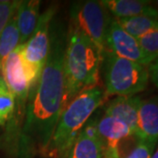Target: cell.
<instances>
[{
  "mask_svg": "<svg viewBox=\"0 0 158 158\" xmlns=\"http://www.w3.org/2000/svg\"><path fill=\"white\" fill-rule=\"evenodd\" d=\"M67 35L56 29L51 34L49 54L35 90L29 94L19 136L18 157L45 156L58 119L65 108L63 59Z\"/></svg>",
  "mask_w": 158,
  "mask_h": 158,
  "instance_id": "6da1fadb",
  "label": "cell"
},
{
  "mask_svg": "<svg viewBox=\"0 0 158 158\" xmlns=\"http://www.w3.org/2000/svg\"><path fill=\"white\" fill-rule=\"evenodd\" d=\"M104 57L105 54L93 42L71 26L69 27L63 59L65 106L82 91L99 85Z\"/></svg>",
  "mask_w": 158,
  "mask_h": 158,
  "instance_id": "7a4b0ae2",
  "label": "cell"
},
{
  "mask_svg": "<svg viewBox=\"0 0 158 158\" xmlns=\"http://www.w3.org/2000/svg\"><path fill=\"white\" fill-rule=\"evenodd\" d=\"M107 96L100 85L89 88L74 98L62 111L45 157L65 158L74 141L90 116L106 102Z\"/></svg>",
  "mask_w": 158,
  "mask_h": 158,
  "instance_id": "3957f363",
  "label": "cell"
},
{
  "mask_svg": "<svg viewBox=\"0 0 158 158\" xmlns=\"http://www.w3.org/2000/svg\"><path fill=\"white\" fill-rule=\"evenodd\" d=\"M105 65V92L106 96H135L146 90L149 81L147 66L117 56L106 51Z\"/></svg>",
  "mask_w": 158,
  "mask_h": 158,
  "instance_id": "277c9868",
  "label": "cell"
},
{
  "mask_svg": "<svg viewBox=\"0 0 158 158\" xmlns=\"http://www.w3.org/2000/svg\"><path fill=\"white\" fill-rule=\"evenodd\" d=\"M56 10V6H50L40 13L34 32L22 45V62L30 85V92L35 90L38 85L49 54L51 23Z\"/></svg>",
  "mask_w": 158,
  "mask_h": 158,
  "instance_id": "5b68a950",
  "label": "cell"
},
{
  "mask_svg": "<svg viewBox=\"0 0 158 158\" xmlns=\"http://www.w3.org/2000/svg\"><path fill=\"white\" fill-rule=\"evenodd\" d=\"M72 27L93 42L106 54V35L113 18L101 1L87 0L74 3L70 8Z\"/></svg>",
  "mask_w": 158,
  "mask_h": 158,
  "instance_id": "8992f818",
  "label": "cell"
},
{
  "mask_svg": "<svg viewBox=\"0 0 158 158\" xmlns=\"http://www.w3.org/2000/svg\"><path fill=\"white\" fill-rule=\"evenodd\" d=\"M106 42L107 51L117 56L147 67L150 64L149 60L141 50L137 39L127 33L115 19L111 21Z\"/></svg>",
  "mask_w": 158,
  "mask_h": 158,
  "instance_id": "52a82bcc",
  "label": "cell"
},
{
  "mask_svg": "<svg viewBox=\"0 0 158 158\" xmlns=\"http://www.w3.org/2000/svg\"><path fill=\"white\" fill-rule=\"evenodd\" d=\"M97 135L104 148L105 158H121L119 144L122 140L133 136L129 127L122 121L104 114L99 119H95Z\"/></svg>",
  "mask_w": 158,
  "mask_h": 158,
  "instance_id": "ba28073f",
  "label": "cell"
},
{
  "mask_svg": "<svg viewBox=\"0 0 158 158\" xmlns=\"http://www.w3.org/2000/svg\"><path fill=\"white\" fill-rule=\"evenodd\" d=\"M135 136L138 141H158V99H141Z\"/></svg>",
  "mask_w": 158,
  "mask_h": 158,
  "instance_id": "9c48e42d",
  "label": "cell"
},
{
  "mask_svg": "<svg viewBox=\"0 0 158 158\" xmlns=\"http://www.w3.org/2000/svg\"><path fill=\"white\" fill-rule=\"evenodd\" d=\"M65 158H105L104 148L97 135L94 120L88 121L74 141Z\"/></svg>",
  "mask_w": 158,
  "mask_h": 158,
  "instance_id": "30bf717a",
  "label": "cell"
},
{
  "mask_svg": "<svg viewBox=\"0 0 158 158\" xmlns=\"http://www.w3.org/2000/svg\"><path fill=\"white\" fill-rule=\"evenodd\" d=\"M103 6L106 8L114 19L148 16L158 18V10L146 0H102Z\"/></svg>",
  "mask_w": 158,
  "mask_h": 158,
  "instance_id": "8fae6325",
  "label": "cell"
},
{
  "mask_svg": "<svg viewBox=\"0 0 158 158\" xmlns=\"http://www.w3.org/2000/svg\"><path fill=\"white\" fill-rule=\"evenodd\" d=\"M141 100L138 96L116 97L108 104L105 114L122 121L135 135Z\"/></svg>",
  "mask_w": 158,
  "mask_h": 158,
  "instance_id": "7c38bea8",
  "label": "cell"
},
{
  "mask_svg": "<svg viewBox=\"0 0 158 158\" xmlns=\"http://www.w3.org/2000/svg\"><path fill=\"white\" fill-rule=\"evenodd\" d=\"M40 1H19L17 8V23L19 32V45L25 44L33 34L39 21Z\"/></svg>",
  "mask_w": 158,
  "mask_h": 158,
  "instance_id": "4fadbf2b",
  "label": "cell"
},
{
  "mask_svg": "<svg viewBox=\"0 0 158 158\" xmlns=\"http://www.w3.org/2000/svg\"><path fill=\"white\" fill-rule=\"evenodd\" d=\"M115 19L127 33L135 39L158 30V18L138 16Z\"/></svg>",
  "mask_w": 158,
  "mask_h": 158,
  "instance_id": "5bb4252c",
  "label": "cell"
},
{
  "mask_svg": "<svg viewBox=\"0 0 158 158\" xmlns=\"http://www.w3.org/2000/svg\"><path fill=\"white\" fill-rule=\"evenodd\" d=\"M16 11L8 21L0 34V71L8 56L19 45V32L18 28Z\"/></svg>",
  "mask_w": 158,
  "mask_h": 158,
  "instance_id": "9a60e30c",
  "label": "cell"
},
{
  "mask_svg": "<svg viewBox=\"0 0 158 158\" xmlns=\"http://www.w3.org/2000/svg\"><path fill=\"white\" fill-rule=\"evenodd\" d=\"M15 110L14 97L0 75V128L6 127Z\"/></svg>",
  "mask_w": 158,
  "mask_h": 158,
  "instance_id": "2e32d148",
  "label": "cell"
},
{
  "mask_svg": "<svg viewBox=\"0 0 158 158\" xmlns=\"http://www.w3.org/2000/svg\"><path fill=\"white\" fill-rule=\"evenodd\" d=\"M142 52L150 63L158 58V30L153 31L137 39Z\"/></svg>",
  "mask_w": 158,
  "mask_h": 158,
  "instance_id": "e0dca14e",
  "label": "cell"
},
{
  "mask_svg": "<svg viewBox=\"0 0 158 158\" xmlns=\"http://www.w3.org/2000/svg\"><path fill=\"white\" fill-rule=\"evenodd\" d=\"M19 1L0 0V34L6 27L8 21L16 11Z\"/></svg>",
  "mask_w": 158,
  "mask_h": 158,
  "instance_id": "ac0fdd59",
  "label": "cell"
},
{
  "mask_svg": "<svg viewBox=\"0 0 158 158\" xmlns=\"http://www.w3.org/2000/svg\"><path fill=\"white\" fill-rule=\"evenodd\" d=\"M156 143L138 141V143L131 152L124 158H150Z\"/></svg>",
  "mask_w": 158,
  "mask_h": 158,
  "instance_id": "d6986e66",
  "label": "cell"
},
{
  "mask_svg": "<svg viewBox=\"0 0 158 158\" xmlns=\"http://www.w3.org/2000/svg\"><path fill=\"white\" fill-rule=\"evenodd\" d=\"M149 78L158 89V58L148 66Z\"/></svg>",
  "mask_w": 158,
  "mask_h": 158,
  "instance_id": "ffe728a7",
  "label": "cell"
},
{
  "mask_svg": "<svg viewBox=\"0 0 158 158\" xmlns=\"http://www.w3.org/2000/svg\"><path fill=\"white\" fill-rule=\"evenodd\" d=\"M150 158H158V148H157V149H156L155 152L153 153L152 156H151V157Z\"/></svg>",
  "mask_w": 158,
  "mask_h": 158,
  "instance_id": "44dd1931",
  "label": "cell"
},
{
  "mask_svg": "<svg viewBox=\"0 0 158 158\" xmlns=\"http://www.w3.org/2000/svg\"><path fill=\"white\" fill-rule=\"evenodd\" d=\"M151 4H152V6L155 7V8H156L158 10V0H156V1H153V2H151Z\"/></svg>",
  "mask_w": 158,
  "mask_h": 158,
  "instance_id": "7402d4cb",
  "label": "cell"
}]
</instances>
